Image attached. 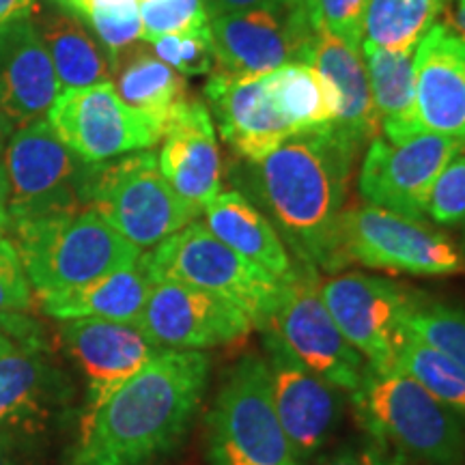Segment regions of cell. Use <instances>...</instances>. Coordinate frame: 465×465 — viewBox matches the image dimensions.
Returning a JSON list of instances; mask_svg holds the SVG:
<instances>
[{
  "label": "cell",
  "instance_id": "cell-1",
  "mask_svg": "<svg viewBox=\"0 0 465 465\" xmlns=\"http://www.w3.org/2000/svg\"><path fill=\"white\" fill-rule=\"evenodd\" d=\"M360 144L330 125L291 134L261 162H248L250 192L289 252L317 272L345 270L341 218Z\"/></svg>",
  "mask_w": 465,
  "mask_h": 465
},
{
  "label": "cell",
  "instance_id": "cell-2",
  "mask_svg": "<svg viewBox=\"0 0 465 465\" xmlns=\"http://www.w3.org/2000/svg\"><path fill=\"white\" fill-rule=\"evenodd\" d=\"M212 360L205 351L164 349L84 411L69 465H158L188 438L205 399Z\"/></svg>",
  "mask_w": 465,
  "mask_h": 465
},
{
  "label": "cell",
  "instance_id": "cell-3",
  "mask_svg": "<svg viewBox=\"0 0 465 465\" xmlns=\"http://www.w3.org/2000/svg\"><path fill=\"white\" fill-rule=\"evenodd\" d=\"M351 403L381 449L424 465H465V420L401 371L369 369Z\"/></svg>",
  "mask_w": 465,
  "mask_h": 465
},
{
  "label": "cell",
  "instance_id": "cell-4",
  "mask_svg": "<svg viewBox=\"0 0 465 465\" xmlns=\"http://www.w3.org/2000/svg\"><path fill=\"white\" fill-rule=\"evenodd\" d=\"M15 248L37 298L80 287L134 265L143 250L93 209L11 224Z\"/></svg>",
  "mask_w": 465,
  "mask_h": 465
},
{
  "label": "cell",
  "instance_id": "cell-5",
  "mask_svg": "<svg viewBox=\"0 0 465 465\" xmlns=\"http://www.w3.org/2000/svg\"><path fill=\"white\" fill-rule=\"evenodd\" d=\"M141 259L153 282H183L218 295L246 312L261 332L270 328L284 293V281L243 259L196 220Z\"/></svg>",
  "mask_w": 465,
  "mask_h": 465
},
{
  "label": "cell",
  "instance_id": "cell-6",
  "mask_svg": "<svg viewBox=\"0 0 465 465\" xmlns=\"http://www.w3.org/2000/svg\"><path fill=\"white\" fill-rule=\"evenodd\" d=\"M83 199L141 250L158 246L203 213L168 185L151 149L86 164Z\"/></svg>",
  "mask_w": 465,
  "mask_h": 465
},
{
  "label": "cell",
  "instance_id": "cell-7",
  "mask_svg": "<svg viewBox=\"0 0 465 465\" xmlns=\"http://www.w3.org/2000/svg\"><path fill=\"white\" fill-rule=\"evenodd\" d=\"M212 465H304L274 410L265 358L250 351L224 375L207 414Z\"/></svg>",
  "mask_w": 465,
  "mask_h": 465
},
{
  "label": "cell",
  "instance_id": "cell-8",
  "mask_svg": "<svg viewBox=\"0 0 465 465\" xmlns=\"http://www.w3.org/2000/svg\"><path fill=\"white\" fill-rule=\"evenodd\" d=\"M341 250L345 265L360 263L411 276L465 274V252L446 232L375 205L345 209Z\"/></svg>",
  "mask_w": 465,
  "mask_h": 465
},
{
  "label": "cell",
  "instance_id": "cell-9",
  "mask_svg": "<svg viewBox=\"0 0 465 465\" xmlns=\"http://www.w3.org/2000/svg\"><path fill=\"white\" fill-rule=\"evenodd\" d=\"M89 162L67 147L48 119L17 127L3 151L11 224L28 223L84 207L83 185Z\"/></svg>",
  "mask_w": 465,
  "mask_h": 465
},
{
  "label": "cell",
  "instance_id": "cell-10",
  "mask_svg": "<svg viewBox=\"0 0 465 465\" xmlns=\"http://www.w3.org/2000/svg\"><path fill=\"white\" fill-rule=\"evenodd\" d=\"M319 293L334 323L375 373L399 371L405 341V315L416 304L411 289L381 276L360 272L336 274L319 284Z\"/></svg>",
  "mask_w": 465,
  "mask_h": 465
},
{
  "label": "cell",
  "instance_id": "cell-11",
  "mask_svg": "<svg viewBox=\"0 0 465 465\" xmlns=\"http://www.w3.org/2000/svg\"><path fill=\"white\" fill-rule=\"evenodd\" d=\"M45 119L89 164L153 149L166 132V121L127 106L113 83L61 91Z\"/></svg>",
  "mask_w": 465,
  "mask_h": 465
},
{
  "label": "cell",
  "instance_id": "cell-12",
  "mask_svg": "<svg viewBox=\"0 0 465 465\" xmlns=\"http://www.w3.org/2000/svg\"><path fill=\"white\" fill-rule=\"evenodd\" d=\"M213 69L232 75H265L291 63L311 65L317 28L306 5L232 11L209 20Z\"/></svg>",
  "mask_w": 465,
  "mask_h": 465
},
{
  "label": "cell",
  "instance_id": "cell-13",
  "mask_svg": "<svg viewBox=\"0 0 465 465\" xmlns=\"http://www.w3.org/2000/svg\"><path fill=\"white\" fill-rule=\"evenodd\" d=\"M319 272L300 263L298 274L284 282L282 300L267 330L308 371L339 391L353 394L362 386L369 364L334 323L319 293Z\"/></svg>",
  "mask_w": 465,
  "mask_h": 465
},
{
  "label": "cell",
  "instance_id": "cell-14",
  "mask_svg": "<svg viewBox=\"0 0 465 465\" xmlns=\"http://www.w3.org/2000/svg\"><path fill=\"white\" fill-rule=\"evenodd\" d=\"M461 153V143L435 132H418L401 143L375 138L360 166L358 190L369 205L424 220L433 183Z\"/></svg>",
  "mask_w": 465,
  "mask_h": 465
},
{
  "label": "cell",
  "instance_id": "cell-15",
  "mask_svg": "<svg viewBox=\"0 0 465 465\" xmlns=\"http://www.w3.org/2000/svg\"><path fill=\"white\" fill-rule=\"evenodd\" d=\"M134 325L155 345L174 351L232 345L254 328L246 312L231 302L173 281L153 282Z\"/></svg>",
  "mask_w": 465,
  "mask_h": 465
},
{
  "label": "cell",
  "instance_id": "cell-16",
  "mask_svg": "<svg viewBox=\"0 0 465 465\" xmlns=\"http://www.w3.org/2000/svg\"><path fill=\"white\" fill-rule=\"evenodd\" d=\"M274 410L302 463L328 449L345 416L342 391L308 371L270 330L263 332Z\"/></svg>",
  "mask_w": 465,
  "mask_h": 465
},
{
  "label": "cell",
  "instance_id": "cell-17",
  "mask_svg": "<svg viewBox=\"0 0 465 465\" xmlns=\"http://www.w3.org/2000/svg\"><path fill=\"white\" fill-rule=\"evenodd\" d=\"M58 339L86 380V411L164 351L134 323L106 319H67L58 325Z\"/></svg>",
  "mask_w": 465,
  "mask_h": 465
},
{
  "label": "cell",
  "instance_id": "cell-18",
  "mask_svg": "<svg viewBox=\"0 0 465 465\" xmlns=\"http://www.w3.org/2000/svg\"><path fill=\"white\" fill-rule=\"evenodd\" d=\"M205 100L223 141L246 162H261L295 134L274 106L267 74L232 75L212 69Z\"/></svg>",
  "mask_w": 465,
  "mask_h": 465
},
{
  "label": "cell",
  "instance_id": "cell-19",
  "mask_svg": "<svg viewBox=\"0 0 465 465\" xmlns=\"http://www.w3.org/2000/svg\"><path fill=\"white\" fill-rule=\"evenodd\" d=\"M67 397L65 375L39 342H17L0 353V435L15 440L48 431Z\"/></svg>",
  "mask_w": 465,
  "mask_h": 465
},
{
  "label": "cell",
  "instance_id": "cell-20",
  "mask_svg": "<svg viewBox=\"0 0 465 465\" xmlns=\"http://www.w3.org/2000/svg\"><path fill=\"white\" fill-rule=\"evenodd\" d=\"M158 166L168 185L201 212L223 192V155L205 102L185 97L173 110Z\"/></svg>",
  "mask_w": 465,
  "mask_h": 465
},
{
  "label": "cell",
  "instance_id": "cell-21",
  "mask_svg": "<svg viewBox=\"0 0 465 465\" xmlns=\"http://www.w3.org/2000/svg\"><path fill=\"white\" fill-rule=\"evenodd\" d=\"M416 124L420 132L455 138L465 149V39L435 25L414 54Z\"/></svg>",
  "mask_w": 465,
  "mask_h": 465
},
{
  "label": "cell",
  "instance_id": "cell-22",
  "mask_svg": "<svg viewBox=\"0 0 465 465\" xmlns=\"http://www.w3.org/2000/svg\"><path fill=\"white\" fill-rule=\"evenodd\" d=\"M61 91L28 14L0 26V108L15 130L45 119Z\"/></svg>",
  "mask_w": 465,
  "mask_h": 465
},
{
  "label": "cell",
  "instance_id": "cell-23",
  "mask_svg": "<svg viewBox=\"0 0 465 465\" xmlns=\"http://www.w3.org/2000/svg\"><path fill=\"white\" fill-rule=\"evenodd\" d=\"M311 65L322 74L334 100V127L358 144L381 138L369 74L360 48L317 28Z\"/></svg>",
  "mask_w": 465,
  "mask_h": 465
},
{
  "label": "cell",
  "instance_id": "cell-24",
  "mask_svg": "<svg viewBox=\"0 0 465 465\" xmlns=\"http://www.w3.org/2000/svg\"><path fill=\"white\" fill-rule=\"evenodd\" d=\"M54 65L61 89L113 83V63L86 22L56 0H35L28 11Z\"/></svg>",
  "mask_w": 465,
  "mask_h": 465
},
{
  "label": "cell",
  "instance_id": "cell-25",
  "mask_svg": "<svg viewBox=\"0 0 465 465\" xmlns=\"http://www.w3.org/2000/svg\"><path fill=\"white\" fill-rule=\"evenodd\" d=\"M203 213L207 229L243 259L261 265L284 282L298 274L300 263L289 252L276 226L242 192H220Z\"/></svg>",
  "mask_w": 465,
  "mask_h": 465
},
{
  "label": "cell",
  "instance_id": "cell-26",
  "mask_svg": "<svg viewBox=\"0 0 465 465\" xmlns=\"http://www.w3.org/2000/svg\"><path fill=\"white\" fill-rule=\"evenodd\" d=\"M151 287H153V281L147 267L143 265V259H138L134 265L108 272L80 287L42 295L37 300L45 315L58 322L106 319V322L136 323Z\"/></svg>",
  "mask_w": 465,
  "mask_h": 465
},
{
  "label": "cell",
  "instance_id": "cell-27",
  "mask_svg": "<svg viewBox=\"0 0 465 465\" xmlns=\"http://www.w3.org/2000/svg\"><path fill=\"white\" fill-rule=\"evenodd\" d=\"M414 54L416 48L362 52L381 136L388 143H401L420 132L416 124Z\"/></svg>",
  "mask_w": 465,
  "mask_h": 465
},
{
  "label": "cell",
  "instance_id": "cell-28",
  "mask_svg": "<svg viewBox=\"0 0 465 465\" xmlns=\"http://www.w3.org/2000/svg\"><path fill=\"white\" fill-rule=\"evenodd\" d=\"M113 78L116 95L127 106L158 116L166 125L173 110L188 97V83L182 74L134 45L114 58Z\"/></svg>",
  "mask_w": 465,
  "mask_h": 465
},
{
  "label": "cell",
  "instance_id": "cell-29",
  "mask_svg": "<svg viewBox=\"0 0 465 465\" xmlns=\"http://www.w3.org/2000/svg\"><path fill=\"white\" fill-rule=\"evenodd\" d=\"M446 5L449 0H369L360 52L416 48Z\"/></svg>",
  "mask_w": 465,
  "mask_h": 465
},
{
  "label": "cell",
  "instance_id": "cell-30",
  "mask_svg": "<svg viewBox=\"0 0 465 465\" xmlns=\"http://www.w3.org/2000/svg\"><path fill=\"white\" fill-rule=\"evenodd\" d=\"M270 95L293 132L334 124V100L322 74L308 63H291L267 74Z\"/></svg>",
  "mask_w": 465,
  "mask_h": 465
},
{
  "label": "cell",
  "instance_id": "cell-31",
  "mask_svg": "<svg viewBox=\"0 0 465 465\" xmlns=\"http://www.w3.org/2000/svg\"><path fill=\"white\" fill-rule=\"evenodd\" d=\"M397 366L401 373L411 377L418 386L465 420V371L455 360L405 330Z\"/></svg>",
  "mask_w": 465,
  "mask_h": 465
},
{
  "label": "cell",
  "instance_id": "cell-32",
  "mask_svg": "<svg viewBox=\"0 0 465 465\" xmlns=\"http://www.w3.org/2000/svg\"><path fill=\"white\" fill-rule=\"evenodd\" d=\"M405 330L438 347L465 371V308L418 298L405 315Z\"/></svg>",
  "mask_w": 465,
  "mask_h": 465
},
{
  "label": "cell",
  "instance_id": "cell-33",
  "mask_svg": "<svg viewBox=\"0 0 465 465\" xmlns=\"http://www.w3.org/2000/svg\"><path fill=\"white\" fill-rule=\"evenodd\" d=\"M84 22L108 52L110 63L143 39L138 0H91Z\"/></svg>",
  "mask_w": 465,
  "mask_h": 465
},
{
  "label": "cell",
  "instance_id": "cell-34",
  "mask_svg": "<svg viewBox=\"0 0 465 465\" xmlns=\"http://www.w3.org/2000/svg\"><path fill=\"white\" fill-rule=\"evenodd\" d=\"M143 39L153 44L164 35H183L209 26L203 0H141Z\"/></svg>",
  "mask_w": 465,
  "mask_h": 465
},
{
  "label": "cell",
  "instance_id": "cell-35",
  "mask_svg": "<svg viewBox=\"0 0 465 465\" xmlns=\"http://www.w3.org/2000/svg\"><path fill=\"white\" fill-rule=\"evenodd\" d=\"M155 56L182 75H203L213 69V48L209 26L183 35H164L155 39Z\"/></svg>",
  "mask_w": 465,
  "mask_h": 465
},
{
  "label": "cell",
  "instance_id": "cell-36",
  "mask_svg": "<svg viewBox=\"0 0 465 465\" xmlns=\"http://www.w3.org/2000/svg\"><path fill=\"white\" fill-rule=\"evenodd\" d=\"M366 5L369 0H306L312 26L328 31L353 48L362 44Z\"/></svg>",
  "mask_w": 465,
  "mask_h": 465
},
{
  "label": "cell",
  "instance_id": "cell-37",
  "mask_svg": "<svg viewBox=\"0 0 465 465\" xmlns=\"http://www.w3.org/2000/svg\"><path fill=\"white\" fill-rule=\"evenodd\" d=\"M427 216L440 226H465V155H457L433 183Z\"/></svg>",
  "mask_w": 465,
  "mask_h": 465
},
{
  "label": "cell",
  "instance_id": "cell-38",
  "mask_svg": "<svg viewBox=\"0 0 465 465\" xmlns=\"http://www.w3.org/2000/svg\"><path fill=\"white\" fill-rule=\"evenodd\" d=\"M33 287L20 252L9 237L0 240V315H22L33 308Z\"/></svg>",
  "mask_w": 465,
  "mask_h": 465
},
{
  "label": "cell",
  "instance_id": "cell-39",
  "mask_svg": "<svg viewBox=\"0 0 465 465\" xmlns=\"http://www.w3.org/2000/svg\"><path fill=\"white\" fill-rule=\"evenodd\" d=\"M295 3V0H207L205 9L209 20L223 14H232V11H246L257 7H274V5Z\"/></svg>",
  "mask_w": 465,
  "mask_h": 465
},
{
  "label": "cell",
  "instance_id": "cell-40",
  "mask_svg": "<svg viewBox=\"0 0 465 465\" xmlns=\"http://www.w3.org/2000/svg\"><path fill=\"white\" fill-rule=\"evenodd\" d=\"M315 459V465H364L362 446L353 444V441H345L334 450H323Z\"/></svg>",
  "mask_w": 465,
  "mask_h": 465
},
{
  "label": "cell",
  "instance_id": "cell-41",
  "mask_svg": "<svg viewBox=\"0 0 465 465\" xmlns=\"http://www.w3.org/2000/svg\"><path fill=\"white\" fill-rule=\"evenodd\" d=\"M362 459L364 465H411V461H407L403 455L381 449L375 441H369V444L362 446Z\"/></svg>",
  "mask_w": 465,
  "mask_h": 465
},
{
  "label": "cell",
  "instance_id": "cell-42",
  "mask_svg": "<svg viewBox=\"0 0 465 465\" xmlns=\"http://www.w3.org/2000/svg\"><path fill=\"white\" fill-rule=\"evenodd\" d=\"M33 5L35 0H0V26L15 20V17L26 15Z\"/></svg>",
  "mask_w": 465,
  "mask_h": 465
},
{
  "label": "cell",
  "instance_id": "cell-43",
  "mask_svg": "<svg viewBox=\"0 0 465 465\" xmlns=\"http://www.w3.org/2000/svg\"><path fill=\"white\" fill-rule=\"evenodd\" d=\"M14 446L15 440L0 435V465H17L14 459Z\"/></svg>",
  "mask_w": 465,
  "mask_h": 465
},
{
  "label": "cell",
  "instance_id": "cell-44",
  "mask_svg": "<svg viewBox=\"0 0 465 465\" xmlns=\"http://www.w3.org/2000/svg\"><path fill=\"white\" fill-rule=\"evenodd\" d=\"M444 25H449L459 37L465 39V5H459L455 14H450L449 22H444Z\"/></svg>",
  "mask_w": 465,
  "mask_h": 465
},
{
  "label": "cell",
  "instance_id": "cell-45",
  "mask_svg": "<svg viewBox=\"0 0 465 465\" xmlns=\"http://www.w3.org/2000/svg\"><path fill=\"white\" fill-rule=\"evenodd\" d=\"M14 132H15L14 124H11V121L7 119V114L3 113V108H0V155H3V151H5V143L9 141L11 134Z\"/></svg>",
  "mask_w": 465,
  "mask_h": 465
},
{
  "label": "cell",
  "instance_id": "cell-46",
  "mask_svg": "<svg viewBox=\"0 0 465 465\" xmlns=\"http://www.w3.org/2000/svg\"><path fill=\"white\" fill-rule=\"evenodd\" d=\"M56 3H61L63 7L69 9V11H74L75 15H80V17H83V20H84L86 9H89L91 0H56Z\"/></svg>",
  "mask_w": 465,
  "mask_h": 465
},
{
  "label": "cell",
  "instance_id": "cell-47",
  "mask_svg": "<svg viewBox=\"0 0 465 465\" xmlns=\"http://www.w3.org/2000/svg\"><path fill=\"white\" fill-rule=\"evenodd\" d=\"M14 347H17V341L3 328V319H0V353H7Z\"/></svg>",
  "mask_w": 465,
  "mask_h": 465
},
{
  "label": "cell",
  "instance_id": "cell-48",
  "mask_svg": "<svg viewBox=\"0 0 465 465\" xmlns=\"http://www.w3.org/2000/svg\"><path fill=\"white\" fill-rule=\"evenodd\" d=\"M9 231H11L9 213H7V209L0 205V240H3V237H7Z\"/></svg>",
  "mask_w": 465,
  "mask_h": 465
},
{
  "label": "cell",
  "instance_id": "cell-49",
  "mask_svg": "<svg viewBox=\"0 0 465 465\" xmlns=\"http://www.w3.org/2000/svg\"><path fill=\"white\" fill-rule=\"evenodd\" d=\"M5 203H7V182H5V171L0 166V205L5 207Z\"/></svg>",
  "mask_w": 465,
  "mask_h": 465
},
{
  "label": "cell",
  "instance_id": "cell-50",
  "mask_svg": "<svg viewBox=\"0 0 465 465\" xmlns=\"http://www.w3.org/2000/svg\"><path fill=\"white\" fill-rule=\"evenodd\" d=\"M295 3H302V5H306V0H295Z\"/></svg>",
  "mask_w": 465,
  "mask_h": 465
},
{
  "label": "cell",
  "instance_id": "cell-51",
  "mask_svg": "<svg viewBox=\"0 0 465 465\" xmlns=\"http://www.w3.org/2000/svg\"><path fill=\"white\" fill-rule=\"evenodd\" d=\"M459 5H465V0H459Z\"/></svg>",
  "mask_w": 465,
  "mask_h": 465
},
{
  "label": "cell",
  "instance_id": "cell-52",
  "mask_svg": "<svg viewBox=\"0 0 465 465\" xmlns=\"http://www.w3.org/2000/svg\"><path fill=\"white\" fill-rule=\"evenodd\" d=\"M203 3H205V5H207V0H203Z\"/></svg>",
  "mask_w": 465,
  "mask_h": 465
}]
</instances>
